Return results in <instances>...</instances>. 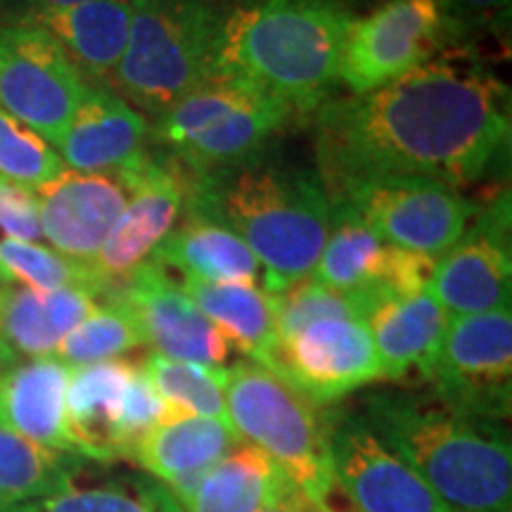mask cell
I'll list each match as a JSON object with an SVG mask.
<instances>
[{
    "label": "cell",
    "instance_id": "1",
    "mask_svg": "<svg viewBox=\"0 0 512 512\" xmlns=\"http://www.w3.org/2000/svg\"><path fill=\"white\" fill-rule=\"evenodd\" d=\"M510 152V91L470 50L430 62L316 112L318 176L330 200L389 176L460 188L489 176Z\"/></svg>",
    "mask_w": 512,
    "mask_h": 512
},
{
    "label": "cell",
    "instance_id": "2",
    "mask_svg": "<svg viewBox=\"0 0 512 512\" xmlns=\"http://www.w3.org/2000/svg\"><path fill=\"white\" fill-rule=\"evenodd\" d=\"M185 174V214L221 223L245 240L264 266L268 294L311 278L332 223V202L316 169L259 152L228 169Z\"/></svg>",
    "mask_w": 512,
    "mask_h": 512
},
{
    "label": "cell",
    "instance_id": "3",
    "mask_svg": "<svg viewBox=\"0 0 512 512\" xmlns=\"http://www.w3.org/2000/svg\"><path fill=\"white\" fill-rule=\"evenodd\" d=\"M361 418L453 512H512V446L503 420L408 392L370 394Z\"/></svg>",
    "mask_w": 512,
    "mask_h": 512
},
{
    "label": "cell",
    "instance_id": "4",
    "mask_svg": "<svg viewBox=\"0 0 512 512\" xmlns=\"http://www.w3.org/2000/svg\"><path fill=\"white\" fill-rule=\"evenodd\" d=\"M351 19L339 0H235L223 8L216 76L254 83L294 114L318 112L339 81Z\"/></svg>",
    "mask_w": 512,
    "mask_h": 512
},
{
    "label": "cell",
    "instance_id": "5",
    "mask_svg": "<svg viewBox=\"0 0 512 512\" xmlns=\"http://www.w3.org/2000/svg\"><path fill=\"white\" fill-rule=\"evenodd\" d=\"M223 8L202 0H133L128 43L110 91L162 117L216 76Z\"/></svg>",
    "mask_w": 512,
    "mask_h": 512
},
{
    "label": "cell",
    "instance_id": "6",
    "mask_svg": "<svg viewBox=\"0 0 512 512\" xmlns=\"http://www.w3.org/2000/svg\"><path fill=\"white\" fill-rule=\"evenodd\" d=\"M226 413L242 441L264 451L290 482L313 501L332 491L330 420L320 403L259 363L226 368Z\"/></svg>",
    "mask_w": 512,
    "mask_h": 512
},
{
    "label": "cell",
    "instance_id": "7",
    "mask_svg": "<svg viewBox=\"0 0 512 512\" xmlns=\"http://www.w3.org/2000/svg\"><path fill=\"white\" fill-rule=\"evenodd\" d=\"M294 112L235 76H214L159 117L155 138L195 174L247 162L266 150Z\"/></svg>",
    "mask_w": 512,
    "mask_h": 512
},
{
    "label": "cell",
    "instance_id": "8",
    "mask_svg": "<svg viewBox=\"0 0 512 512\" xmlns=\"http://www.w3.org/2000/svg\"><path fill=\"white\" fill-rule=\"evenodd\" d=\"M332 204L354 211L377 238L439 261L477 214L453 185L420 176H389L351 185Z\"/></svg>",
    "mask_w": 512,
    "mask_h": 512
},
{
    "label": "cell",
    "instance_id": "9",
    "mask_svg": "<svg viewBox=\"0 0 512 512\" xmlns=\"http://www.w3.org/2000/svg\"><path fill=\"white\" fill-rule=\"evenodd\" d=\"M88 86L48 31L29 19L0 29V110L48 145H60Z\"/></svg>",
    "mask_w": 512,
    "mask_h": 512
},
{
    "label": "cell",
    "instance_id": "10",
    "mask_svg": "<svg viewBox=\"0 0 512 512\" xmlns=\"http://www.w3.org/2000/svg\"><path fill=\"white\" fill-rule=\"evenodd\" d=\"M425 382L441 403L479 418L508 420L512 399V316H451Z\"/></svg>",
    "mask_w": 512,
    "mask_h": 512
},
{
    "label": "cell",
    "instance_id": "11",
    "mask_svg": "<svg viewBox=\"0 0 512 512\" xmlns=\"http://www.w3.org/2000/svg\"><path fill=\"white\" fill-rule=\"evenodd\" d=\"M451 38L441 0H384L351 19L339 81L354 95L370 93L430 62Z\"/></svg>",
    "mask_w": 512,
    "mask_h": 512
},
{
    "label": "cell",
    "instance_id": "12",
    "mask_svg": "<svg viewBox=\"0 0 512 512\" xmlns=\"http://www.w3.org/2000/svg\"><path fill=\"white\" fill-rule=\"evenodd\" d=\"M128 192L126 207L91 264L100 297L117 290L174 230L185 211L188 174L174 157L145 152L138 162L114 171Z\"/></svg>",
    "mask_w": 512,
    "mask_h": 512
},
{
    "label": "cell",
    "instance_id": "13",
    "mask_svg": "<svg viewBox=\"0 0 512 512\" xmlns=\"http://www.w3.org/2000/svg\"><path fill=\"white\" fill-rule=\"evenodd\" d=\"M434 264L437 261L430 256L387 245L354 211L332 204L330 235L311 280L339 292L361 294L375 309L392 297L427 290Z\"/></svg>",
    "mask_w": 512,
    "mask_h": 512
},
{
    "label": "cell",
    "instance_id": "14",
    "mask_svg": "<svg viewBox=\"0 0 512 512\" xmlns=\"http://www.w3.org/2000/svg\"><path fill=\"white\" fill-rule=\"evenodd\" d=\"M332 484L356 512H453L361 418L337 413L330 420Z\"/></svg>",
    "mask_w": 512,
    "mask_h": 512
},
{
    "label": "cell",
    "instance_id": "15",
    "mask_svg": "<svg viewBox=\"0 0 512 512\" xmlns=\"http://www.w3.org/2000/svg\"><path fill=\"white\" fill-rule=\"evenodd\" d=\"M430 292L448 316L508 311L512 294L510 197L477 209L456 245L434 264Z\"/></svg>",
    "mask_w": 512,
    "mask_h": 512
},
{
    "label": "cell",
    "instance_id": "16",
    "mask_svg": "<svg viewBox=\"0 0 512 512\" xmlns=\"http://www.w3.org/2000/svg\"><path fill=\"white\" fill-rule=\"evenodd\" d=\"M268 370L320 406L382 380L373 337L366 320L358 318H328L306 325L278 342Z\"/></svg>",
    "mask_w": 512,
    "mask_h": 512
},
{
    "label": "cell",
    "instance_id": "17",
    "mask_svg": "<svg viewBox=\"0 0 512 512\" xmlns=\"http://www.w3.org/2000/svg\"><path fill=\"white\" fill-rule=\"evenodd\" d=\"M105 302H119L131 313L143 344L155 349L152 354L214 368H221L230 354L228 339L157 261H143L117 290L107 294Z\"/></svg>",
    "mask_w": 512,
    "mask_h": 512
},
{
    "label": "cell",
    "instance_id": "18",
    "mask_svg": "<svg viewBox=\"0 0 512 512\" xmlns=\"http://www.w3.org/2000/svg\"><path fill=\"white\" fill-rule=\"evenodd\" d=\"M34 192L41 214V233L55 252L81 264H93L128 200L124 183L114 171L83 174L64 169Z\"/></svg>",
    "mask_w": 512,
    "mask_h": 512
},
{
    "label": "cell",
    "instance_id": "19",
    "mask_svg": "<svg viewBox=\"0 0 512 512\" xmlns=\"http://www.w3.org/2000/svg\"><path fill=\"white\" fill-rule=\"evenodd\" d=\"M238 444H242V437L226 420L164 415L133 448L131 463L164 484L185 510L211 467Z\"/></svg>",
    "mask_w": 512,
    "mask_h": 512
},
{
    "label": "cell",
    "instance_id": "20",
    "mask_svg": "<svg viewBox=\"0 0 512 512\" xmlns=\"http://www.w3.org/2000/svg\"><path fill=\"white\" fill-rule=\"evenodd\" d=\"M150 133L145 117L119 93L88 86L60 145V159L83 174H112L145 155Z\"/></svg>",
    "mask_w": 512,
    "mask_h": 512
},
{
    "label": "cell",
    "instance_id": "21",
    "mask_svg": "<svg viewBox=\"0 0 512 512\" xmlns=\"http://www.w3.org/2000/svg\"><path fill=\"white\" fill-rule=\"evenodd\" d=\"M24 19L48 31L91 86L110 88L128 43L133 0H86L64 8L31 5Z\"/></svg>",
    "mask_w": 512,
    "mask_h": 512
},
{
    "label": "cell",
    "instance_id": "22",
    "mask_svg": "<svg viewBox=\"0 0 512 512\" xmlns=\"http://www.w3.org/2000/svg\"><path fill=\"white\" fill-rule=\"evenodd\" d=\"M98 297L81 287L38 292L3 285L0 299V370L55 354L64 337L98 309Z\"/></svg>",
    "mask_w": 512,
    "mask_h": 512
},
{
    "label": "cell",
    "instance_id": "23",
    "mask_svg": "<svg viewBox=\"0 0 512 512\" xmlns=\"http://www.w3.org/2000/svg\"><path fill=\"white\" fill-rule=\"evenodd\" d=\"M69 377L72 368L55 356L0 370V427L53 451L79 456L67 427Z\"/></svg>",
    "mask_w": 512,
    "mask_h": 512
},
{
    "label": "cell",
    "instance_id": "24",
    "mask_svg": "<svg viewBox=\"0 0 512 512\" xmlns=\"http://www.w3.org/2000/svg\"><path fill=\"white\" fill-rule=\"evenodd\" d=\"M448 318L451 316L437 302L430 287L375 306L366 325L380 361L382 380H406L411 375H420L425 380L439 351Z\"/></svg>",
    "mask_w": 512,
    "mask_h": 512
},
{
    "label": "cell",
    "instance_id": "25",
    "mask_svg": "<svg viewBox=\"0 0 512 512\" xmlns=\"http://www.w3.org/2000/svg\"><path fill=\"white\" fill-rule=\"evenodd\" d=\"M140 363L128 358L72 368L67 387V427L76 453L91 463L119 458V418L124 396Z\"/></svg>",
    "mask_w": 512,
    "mask_h": 512
},
{
    "label": "cell",
    "instance_id": "26",
    "mask_svg": "<svg viewBox=\"0 0 512 512\" xmlns=\"http://www.w3.org/2000/svg\"><path fill=\"white\" fill-rule=\"evenodd\" d=\"M159 266L183 273V280L200 283L256 285L261 264L245 240L221 223L185 214L150 256Z\"/></svg>",
    "mask_w": 512,
    "mask_h": 512
},
{
    "label": "cell",
    "instance_id": "27",
    "mask_svg": "<svg viewBox=\"0 0 512 512\" xmlns=\"http://www.w3.org/2000/svg\"><path fill=\"white\" fill-rule=\"evenodd\" d=\"M183 292L204 318L252 363L268 368L278 347L273 299L256 285L183 280Z\"/></svg>",
    "mask_w": 512,
    "mask_h": 512
},
{
    "label": "cell",
    "instance_id": "28",
    "mask_svg": "<svg viewBox=\"0 0 512 512\" xmlns=\"http://www.w3.org/2000/svg\"><path fill=\"white\" fill-rule=\"evenodd\" d=\"M3 512H185L178 498L145 472L76 484V477L53 494Z\"/></svg>",
    "mask_w": 512,
    "mask_h": 512
},
{
    "label": "cell",
    "instance_id": "29",
    "mask_svg": "<svg viewBox=\"0 0 512 512\" xmlns=\"http://www.w3.org/2000/svg\"><path fill=\"white\" fill-rule=\"evenodd\" d=\"M91 460L53 451L0 427V512L62 489Z\"/></svg>",
    "mask_w": 512,
    "mask_h": 512
},
{
    "label": "cell",
    "instance_id": "30",
    "mask_svg": "<svg viewBox=\"0 0 512 512\" xmlns=\"http://www.w3.org/2000/svg\"><path fill=\"white\" fill-rule=\"evenodd\" d=\"M278 477L273 460L242 441L211 467L185 512H259Z\"/></svg>",
    "mask_w": 512,
    "mask_h": 512
},
{
    "label": "cell",
    "instance_id": "31",
    "mask_svg": "<svg viewBox=\"0 0 512 512\" xmlns=\"http://www.w3.org/2000/svg\"><path fill=\"white\" fill-rule=\"evenodd\" d=\"M143 370L159 399L164 401V415H202L228 422L223 394L226 368L171 361L150 354Z\"/></svg>",
    "mask_w": 512,
    "mask_h": 512
},
{
    "label": "cell",
    "instance_id": "32",
    "mask_svg": "<svg viewBox=\"0 0 512 512\" xmlns=\"http://www.w3.org/2000/svg\"><path fill=\"white\" fill-rule=\"evenodd\" d=\"M138 347H143V337L131 313L119 302H105L62 339L53 356L64 366L81 368L121 358Z\"/></svg>",
    "mask_w": 512,
    "mask_h": 512
},
{
    "label": "cell",
    "instance_id": "33",
    "mask_svg": "<svg viewBox=\"0 0 512 512\" xmlns=\"http://www.w3.org/2000/svg\"><path fill=\"white\" fill-rule=\"evenodd\" d=\"M0 266L8 273L12 283H22L24 287L38 292L67 290V287H81L95 297H100L98 280L91 264L69 259L55 249H48L36 242L0 240Z\"/></svg>",
    "mask_w": 512,
    "mask_h": 512
},
{
    "label": "cell",
    "instance_id": "34",
    "mask_svg": "<svg viewBox=\"0 0 512 512\" xmlns=\"http://www.w3.org/2000/svg\"><path fill=\"white\" fill-rule=\"evenodd\" d=\"M275 311V332L278 342L290 339L316 320L328 318H358L366 320L373 311V304L361 294L339 292L332 287L318 285L316 280H302L287 290L271 294Z\"/></svg>",
    "mask_w": 512,
    "mask_h": 512
},
{
    "label": "cell",
    "instance_id": "35",
    "mask_svg": "<svg viewBox=\"0 0 512 512\" xmlns=\"http://www.w3.org/2000/svg\"><path fill=\"white\" fill-rule=\"evenodd\" d=\"M62 171L60 155L46 140L0 110V176L36 190Z\"/></svg>",
    "mask_w": 512,
    "mask_h": 512
},
{
    "label": "cell",
    "instance_id": "36",
    "mask_svg": "<svg viewBox=\"0 0 512 512\" xmlns=\"http://www.w3.org/2000/svg\"><path fill=\"white\" fill-rule=\"evenodd\" d=\"M0 230L12 240L36 242L41 238V214L36 192L0 176Z\"/></svg>",
    "mask_w": 512,
    "mask_h": 512
},
{
    "label": "cell",
    "instance_id": "37",
    "mask_svg": "<svg viewBox=\"0 0 512 512\" xmlns=\"http://www.w3.org/2000/svg\"><path fill=\"white\" fill-rule=\"evenodd\" d=\"M453 36L470 27H491L501 24L510 15V0H441Z\"/></svg>",
    "mask_w": 512,
    "mask_h": 512
},
{
    "label": "cell",
    "instance_id": "38",
    "mask_svg": "<svg viewBox=\"0 0 512 512\" xmlns=\"http://www.w3.org/2000/svg\"><path fill=\"white\" fill-rule=\"evenodd\" d=\"M297 494H299L297 486H294L290 479H287L283 472H280L278 482H275L271 494H268L266 503L261 505L259 512H294Z\"/></svg>",
    "mask_w": 512,
    "mask_h": 512
},
{
    "label": "cell",
    "instance_id": "39",
    "mask_svg": "<svg viewBox=\"0 0 512 512\" xmlns=\"http://www.w3.org/2000/svg\"><path fill=\"white\" fill-rule=\"evenodd\" d=\"M294 512H335L330 508V503H318L311 496H306L302 489L297 494V503H294Z\"/></svg>",
    "mask_w": 512,
    "mask_h": 512
},
{
    "label": "cell",
    "instance_id": "40",
    "mask_svg": "<svg viewBox=\"0 0 512 512\" xmlns=\"http://www.w3.org/2000/svg\"><path fill=\"white\" fill-rule=\"evenodd\" d=\"M339 3H342L347 10H351V8H377V5H382L384 0H339Z\"/></svg>",
    "mask_w": 512,
    "mask_h": 512
},
{
    "label": "cell",
    "instance_id": "41",
    "mask_svg": "<svg viewBox=\"0 0 512 512\" xmlns=\"http://www.w3.org/2000/svg\"><path fill=\"white\" fill-rule=\"evenodd\" d=\"M86 3V0H31V5H43V8H64V5Z\"/></svg>",
    "mask_w": 512,
    "mask_h": 512
},
{
    "label": "cell",
    "instance_id": "42",
    "mask_svg": "<svg viewBox=\"0 0 512 512\" xmlns=\"http://www.w3.org/2000/svg\"><path fill=\"white\" fill-rule=\"evenodd\" d=\"M202 3L216 5V8H228V5H230V3H235V0H202Z\"/></svg>",
    "mask_w": 512,
    "mask_h": 512
},
{
    "label": "cell",
    "instance_id": "43",
    "mask_svg": "<svg viewBox=\"0 0 512 512\" xmlns=\"http://www.w3.org/2000/svg\"><path fill=\"white\" fill-rule=\"evenodd\" d=\"M10 283H12V280L8 278V273H5L3 266H0V285H10Z\"/></svg>",
    "mask_w": 512,
    "mask_h": 512
},
{
    "label": "cell",
    "instance_id": "44",
    "mask_svg": "<svg viewBox=\"0 0 512 512\" xmlns=\"http://www.w3.org/2000/svg\"><path fill=\"white\" fill-rule=\"evenodd\" d=\"M0 299H3V285H0Z\"/></svg>",
    "mask_w": 512,
    "mask_h": 512
}]
</instances>
